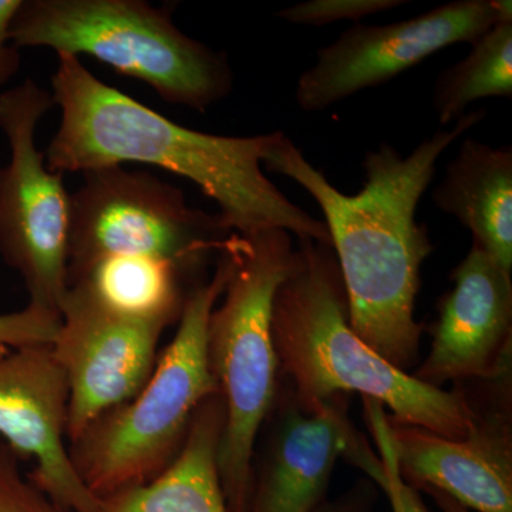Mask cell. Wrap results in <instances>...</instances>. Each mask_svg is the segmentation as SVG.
<instances>
[{
    "label": "cell",
    "mask_w": 512,
    "mask_h": 512,
    "mask_svg": "<svg viewBox=\"0 0 512 512\" xmlns=\"http://www.w3.org/2000/svg\"><path fill=\"white\" fill-rule=\"evenodd\" d=\"M402 497L406 512H430L427 510L426 505H424L423 500H421L417 490L404 483V480L402 483Z\"/></svg>",
    "instance_id": "26"
},
{
    "label": "cell",
    "mask_w": 512,
    "mask_h": 512,
    "mask_svg": "<svg viewBox=\"0 0 512 512\" xmlns=\"http://www.w3.org/2000/svg\"><path fill=\"white\" fill-rule=\"evenodd\" d=\"M423 491L433 498L434 503L443 512H471L463 504L451 498L450 495L444 494L443 491L436 490V488H423Z\"/></svg>",
    "instance_id": "25"
},
{
    "label": "cell",
    "mask_w": 512,
    "mask_h": 512,
    "mask_svg": "<svg viewBox=\"0 0 512 512\" xmlns=\"http://www.w3.org/2000/svg\"><path fill=\"white\" fill-rule=\"evenodd\" d=\"M349 396L335 394L306 406L279 380L274 406L262 426L264 443L254 467L249 512L316 510L328 500L339 457H348L372 481L382 474V461L350 423Z\"/></svg>",
    "instance_id": "11"
},
{
    "label": "cell",
    "mask_w": 512,
    "mask_h": 512,
    "mask_svg": "<svg viewBox=\"0 0 512 512\" xmlns=\"http://www.w3.org/2000/svg\"><path fill=\"white\" fill-rule=\"evenodd\" d=\"M485 116V110L467 111L407 157L380 143L366 153L365 185L355 195L333 187L284 133L262 160L266 170L295 181L318 202L348 295L350 328L406 373L419 362L424 326L414 309L421 265L434 249L429 229L416 220L417 205L444 151Z\"/></svg>",
    "instance_id": "1"
},
{
    "label": "cell",
    "mask_w": 512,
    "mask_h": 512,
    "mask_svg": "<svg viewBox=\"0 0 512 512\" xmlns=\"http://www.w3.org/2000/svg\"><path fill=\"white\" fill-rule=\"evenodd\" d=\"M52 89L62 121L45 156L55 173L156 165L192 181L217 202L225 227L239 237L285 229L332 247L325 222L289 201L262 171L266 151L282 131L231 137L180 126L101 82L69 53H57Z\"/></svg>",
    "instance_id": "2"
},
{
    "label": "cell",
    "mask_w": 512,
    "mask_h": 512,
    "mask_svg": "<svg viewBox=\"0 0 512 512\" xmlns=\"http://www.w3.org/2000/svg\"><path fill=\"white\" fill-rule=\"evenodd\" d=\"M173 6L144 0H23L13 45L94 57L170 104L205 113L234 90L227 53L175 26Z\"/></svg>",
    "instance_id": "6"
},
{
    "label": "cell",
    "mask_w": 512,
    "mask_h": 512,
    "mask_svg": "<svg viewBox=\"0 0 512 512\" xmlns=\"http://www.w3.org/2000/svg\"><path fill=\"white\" fill-rule=\"evenodd\" d=\"M295 254L285 229L235 235L224 299L208 322V363L225 409L218 470L231 512L251 507L256 443L279 389L272 306Z\"/></svg>",
    "instance_id": "4"
},
{
    "label": "cell",
    "mask_w": 512,
    "mask_h": 512,
    "mask_svg": "<svg viewBox=\"0 0 512 512\" xmlns=\"http://www.w3.org/2000/svg\"><path fill=\"white\" fill-rule=\"evenodd\" d=\"M272 338L279 380L306 406L335 394H362L389 407L390 419L460 440L471 429L463 384L437 389L390 365L353 332L335 251L298 239L295 265L275 293Z\"/></svg>",
    "instance_id": "3"
},
{
    "label": "cell",
    "mask_w": 512,
    "mask_h": 512,
    "mask_svg": "<svg viewBox=\"0 0 512 512\" xmlns=\"http://www.w3.org/2000/svg\"><path fill=\"white\" fill-rule=\"evenodd\" d=\"M55 106L32 79L0 93V130L10 148L0 167V256L22 276L29 303L60 315L69 289L70 194L36 146L37 126Z\"/></svg>",
    "instance_id": "8"
},
{
    "label": "cell",
    "mask_w": 512,
    "mask_h": 512,
    "mask_svg": "<svg viewBox=\"0 0 512 512\" xmlns=\"http://www.w3.org/2000/svg\"><path fill=\"white\" fill-rule=\"evenodd\" d=\"M463 386L473 420L463 439L387 416L400 474L414 490L436 488L468 510L512 512L511 369Z\"/></svg>",
    "instance_id": "10"
},
{
    "label": "cell",
    "mask_w": 512,
    "mask_h": 512,
    "mask_svg": "<svg viewBox=\"0 0 512 512\" xmlns=\"http://www.w3.org/2000/svg\"><path fill=\"white\" fill-rule=\"evenodd\" d=\"M365 402L366 417L369 421L370 430L373 433L377 447L380 451V461H382V478L377 481V485L383 488L393 512H406L402 497L403 478L397 466L396 453H394L392 441H390L389 426H387V414L384 412L382 404L372 399H363Z\"/></svg>",
    "instance_id": "22"
},
{
    "label": "cell",
    "mask_w": 512,
    "mask_h": 512,
    "mask_svg": "<svg viewBox=\"0 0 512 512\" xmlns=\"http://www.w3.org/2000/svg\"><path fill=\"white\" fill-rule=\"evenodd\" d=\"M23 0H0V90L8 86L20 69L19 49L10 40V28Z\"/></svg>",
    "instance_id": "23"
},
{
    "label": "cell",
    "mask_w": 512,
    "mask_h": 512,
    "mask_svg": "<svg viewBox=\"0 0 512 512\" xmlns=\"http://www.w3.org/2000/svg\"><path fill=\"white\" fill-rule=\"evenodd\" d=\"M232 239L211 278L188 293L174 339L143 389L101 414L69 444L74 468L97 497L163 473L183 448L198 407L218 394L208 363L207 330L231 275Z\"/></svg>",
    "instance_id": "5"
},
{
    "label": "cell",
    "mask_w": 512,
    "mask_h": 512,
    "mask_svg": "<svg viewBox=\"0 0 512 512\" xmlns=\"http://www.w3.org/2000/svg\"><path fill=\"white\" fill-rule=\"evenodd\" d=\"M406 0H309L288 6L276 13L279 19L293 25L323 26L342 20L365 19L406 5Z\"/></svg>",
    "instance_id": "19"
},
{
    "label": "cell",
    "mask_w": 512,
    "mask_h": 512,
    "mask_svg": "<svg viewBox=\"0 0 512 512\" xmlns=\"http://www.w3.org/2000/svg\"><path fill=\"white\" fill-rule=\"evenodd\" d=\"M70 194L67 275L107 256H154L202 278L234 232L220 215L191 207L184 192L124 167L84 173Z\"/></svg>",
    "instance_id": "7"
},
{
    "label": "cell",
    "mask_w": 512,
    "mask_h": 512,
    "mask_svg": "<svg viewBox=\"0 0 512 512\" xmlns=\"http://www.w3.org/2000/svg\"><path fill=\"white\" fill-rule=\"evenodd\" d=\"M377 491L372 480L357 481L336 500H326L312 512H375Z\"/></svg>",
    "instance_id": "24"
},
{
    "label": "cell",
    "mask_w": 512,
    "mask_h": 512,
    "mask_svg": "<svg viewBox=\"0 0 512 512\" xmlns=\"http://www.w3.org/2000/svg\"><path fill=\"white\" fill-rule=\"evenodd\" d=\"M437 303L429 356L413 376L441 389L493 379L511 369V272L473 244Z\"/></svg>",
    "instance_id": "14"
},
{
    "label": "cell",
    "mask_w": 512,
    "mask_h": 512,
    "mask_svg": "<svg viewBox=\"0 0 512 512\" xmlns=\"http://www.w3.org/2000/svg\"><path fill=\"white\" fill-rule=\"evenodd\" d=\"M168 326L123 318L67 289L52 350L69 384L67 441L128 402L150 379Z\"/></svg>",
    "instance_id": "12"
},
{
    "label": "cell",
    "mask_w": 512,
    "mask_h": 512,
    "mask_svg": "<svg viewBox=\"0 0 512 512\" xmlns=\"http://www.w3.org/2000/svg\"><path fill=\"white\" fill-rule=\"evenodd\" d=\"M473 234V244L512 271V148L466 138L431 195Z\"/></svg>",
    "instance_id": "16"
},
{
    "label": "cell",
    "mask_w": 512,
    "mask_h": 512,
    "mask_svg": "<svg viewBox=\"0 0 512 512\" xmlns=\"http://www.w3.org/2000/svg\"><path fill=\"white\" fill-rule=\"evenodd\" d=\"M225 409L212 394L192 417L178 456L153 480L99 497L93 512H231L222 490L218 451Z\"/></svg>",
    "instance_id": "15"
},
{
    "label": "cell",
    "mask_w": 512,
    "mask_h": 512,
    "mask_svg": "<svg viewBox=\"0 0 512 512\" xmlns=\"http://www.w3.org/2000/svg\"><path fill=\"white\" fill-rule=\"evenodd\" d=\"M512 18L510 0H457L392 25H355L301 74L296 103L322 111L353 94L380 86L457 43H474L501 19Z\"/></svg>",
    "instance_id": "9"
},
{
    "label": "cell",
    "mask_w": 512,
    "mask_h": 512,
    "mask_svg": "<svg viewBox=\"0 0 512 512\" xmlns=\"http://www.w3.org/2000/svg\"><path fill=\"white\" fill-rule=\"evenodd\" d=\"M0 512H66L20 471L19 457L0 440Z\"/></svg>",
    "instance_id": "21"
},
{
    "label": "cell",
    "mask_w": 512,
    "mask_h": 512,
    "mask_svg": "<svg viewBox=\"0 0 512 512\" xmlns=\"http://www.w3.org/2000/svg\"><path fill=\"white\" fill-rule=\"evenodd\" d=\"M69 288L84 293L107 311L141 322H178L195 278L168 259L107 256L67 275Z\"/></svg>",
    "instance_id": "17"
},
{
    "label": "cell",
    "mask_w": 512,
    "mask_h": 512,
    "mask_svg": "<svg viewBox=\"0 0 512 512\" xmlns=\"http://www.w3.org/2000/svg\"><path fill=\"white\" fill-rule=\"evenodd\" d=\"M488 97H512V18L487 30L463 60L437 77L433 104L441 126L457 121L471 104Z\"/></svg>",
    "instance_id": "18"
},
{
    "label": "cell",
    "mask_w": 512,
    "mask_h": 512,
    "mask_svg": "<svg viewBox=\"0 0 512 512\" xmlns=\"http://www.w3.org/2000/svg\"><path fill=\"white\" fill-rule=\"evenodd\" d=\"M69 384L52 346L0 356V440L35 461L29 480L66 512H93L100 498L83 483L67 444Z\"/></svg>",
    "instance_id": "13"
},
{
    "label": "cell",
    "mask_w": 512,
    "mask_h": 512,
    "mask_svg": "<svg viewBox=\"0 0 512 512\" xmlns=\"http://www.w3.org/2000/svg\"><path fill=\"white\" fill-rule=\"evenodd\" d=\"M60 315L29 303L19 312L0 315V356L28 346H52Z\"/></svg>",
    "instance_id": "20"
}]
</instances>
